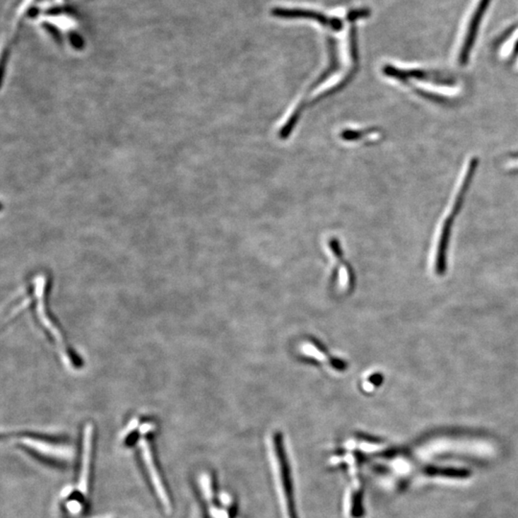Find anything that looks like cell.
Listing matches in <instances>:
<instances>
[{
    "label": "cell",
    "instance_id": "cell-1",
    "mask_svg": "<svg viewBox=\"0 0 518 518\" xmlns=\"http://www.w3.org/2000/svg\"><path fill=\"white\" fill-rule=\"evenodd\" d=\"M382 73L416 95L436 103L453 101L463 90L457 78L437 69L399 68L386 64Z\"/></svg>",
    "mask_w": 518,
    "mask_h": 518
},
{
    "label": "cell",
    "instance_id": "cell-2",
    "mask_svg": "<svg viewBox=\"0 0 518 518\" xmlns=\"http://www.w3.org/2000/svg\"><path fill=\"white\" fill-rule=\"evenodd\" d=\"M478 167H479V158L478 157L473 155V157L466 160V165L461 170L457 187H456L454 195L451 199L449 206H447V211H445L447 213L442 219L437 247L436 272L439 275H444L445 271H447V254L453 225H454L456 219H457L461 208H463L466 193L471 189Z\"/></svg>",
    "mask_w": 518,
    "mask_h": 518
},
{
    "label": "cell",
    "instance_id": "cell-3",
    "mask_svg": "<svg viewBox=\"0 0 518 518\" xmlns=\"http://www.w3.org/2000/svg\"><path fill=\"white\" fill-rule=\"evenodd\" d=\"M45 286H47V280L45 276H37L35 278V295L37 297V318H40V323L47 330L48 335L57 346L61 356L63 357V361L71 367H76V361L74 356L72 355L71 348H69L68 343L61 334L60 329L56 326L54 322L52 321L49 314L47 312V303H45Z\"/></svg>",
    "mask_w": 518,
    "mask_h": 518
},
{
    "label": "cell",
    "instance_id": "cell-4",
    "mask_svg": "<svg viewBox=\"0 0 518 518\" xmlns=\"http://www.w3.org/2000/svg\"><path fill=\"white\" fill-rule=\"evenodd\" d=\"M273 451H275L276 464L278 466V481L281 496L283 498V504L286 506V518H299L295 502L293 481L291 480L290 466L283 450V441L281 435H276L273 437Z\"/></svg>",
    "mask_w": 518,
    "mask_h": 518
},
{
    "label": "cell",
    "instance_id": "cell-5",
    "mask_svg": "<svg viewBox=\"0 0 518 518\" xmlns=\"http://www.w3.org/2000/svg\"><path fill=\"white\" fill-rule=\"evenodd\" d=\"M20 444L42 458L56 463H69L73 460V448L69 445L53 444L33 437H21Z\"/></svg>",
    "mask_w": 518,
    "mask_h": 518
},
{
    "label": "cell",
    "instance_id": "cell-6",
    "mask_svg": "<svg viewBox=\"0 0 518 518\" xmlns=\"http://www.w3.org/2000/svg\"><path fill=\"white\" fill-rule=\"evenodd\" d=\"M142 435L143 436L139 440V447H141V457L142 460H143L145 468H146L147 474H148L155 495H157L160 504L163 505V509L165 510L166 512H170L172 511L171 500L169 498L167 490H166L165 485L163 484L157 466H155L154 457H153L151 445H150L148 439L144 436L145 434Z\"/></svg>",
    "mask_w": 518,
    "mask_h": 518
},
{
    "label": "cell",
    "instance_id": "cell-7",
    "mask_svg": "<svg viewBox=\"0 0 518 518\" xmlns=\"http://www.w3.org/2000/svg\"><path fill=\"white\" fill-rule=\"evenodd\" d=\"M490 1L491 0H480L474 14L472 15L468 30H466V36L464 37L463 45H461L460 51H459L458 63L461 66H466L469 63V59H471L480 25H481L483 18H484L488 7H490Z\"/></svg>",
    "mask_w": 518,
    "mask_h": 518
},
{
    "label": "cell",
    "instance_id": "cell-8",
    "mask_svg": "<svg viewBox=\"0 0 518 518\" xmlns=\"http://www.w3.org/2000/svg\"><path fill=\"white\" fill-rule=\"evenodd\" d=\"M273 17L286 18V20H310L322 24L324 28L334 31H340L343 28V23L336 18H329L322 13L305 9H291V8H273Z\"/></svg>",
    "mask_w": 518,
    "mask_h": 518
},
{
    "label": "cell",
    "instance_id": "cell-9",
    "mask_svg": "<svg viewBox=\"0 0 518 518\" xmlns=\"http://www.w3.org/2000/svg\"><path fill=\"white\" fill-rule=\"evenodd\" d=\"M93 437H95V426L93 423L86 424L84 433H83L81 469H80L79 483H78V491L84 496L88 495V485H90Z\"/></svg>",
    "mask_w": 518,
    "mask_h": 518
},
{
    "label": "cell",
    "instance_id": "cell-10",
    "mask_svg": "<svg viewBox=\"0 0 518 518\" xmlns=\"http://www.w3.org/2000/svg\"><path fill=\"white\" fill-rule=\"evenodd\" d=\"M507 168L511 171H518V153L512 154L506 163Z\"/></svg>",
    "mask_w": 518,
    "mask_h": 518
},
{
    "label": "cell",
    "instance_id": "cell-11",
    "mask_svg": "<svg viewBox=\"0 0 518 518\" xmlns=\"http://www.w3.org/2000/svg\"><path fill=\"white\" fill-rule=\"evenodd\" d=\"M68 509L69 511L71 512V514H80L82 511V507L81 505H80V502L78 501H69L68 504Z\"/></svg>",
    "mask_w": 518,
    "mask_h": 518
}]
</instances>
